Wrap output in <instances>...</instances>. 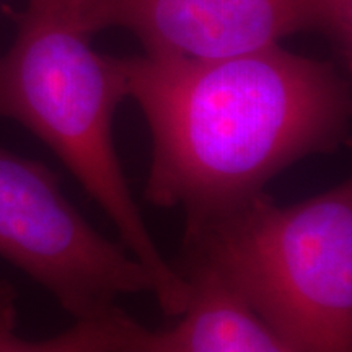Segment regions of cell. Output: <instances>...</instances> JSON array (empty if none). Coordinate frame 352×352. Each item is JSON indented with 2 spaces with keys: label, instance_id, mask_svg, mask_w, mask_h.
I'll return each instance as SVG.
<instances>
[{
  "label": "cell",
  "instance_id": "cell-1",
  "mask_svg": "<svg viewBox=\"0 0 352 352\" xmlns=\"http://www.w3.org/2000/svg\"><path fill=\"white\" fill-rule=\"evenodd\" d=\"M152 138L144 196L186 222L264 192L303 158L349 140L344 72L280 44L219 59L120 57Z\"/></svg>",
  "mask_w": 352,
  "mask_h": 352
},
{
  "label": "cell",
  "instance_id": "cell-2",
  "mask_svg": "<svg viewBox=\"0 0 352 352\" xmlns=\"http://www.w3.org/2000/svg\"><path fill=\"white\" fill-rule=\"evenodd\" d=\"M12 19L15 39L0 54V121L19 122L56 153L151 274L162 310L176 318L189 285L155 243L114 145V114L127 98L120 57L94 50L72 0H25Z\"/></svg>",
  "mask_w": 352,
  "mask_h": 352
},
{
  "label": "cell",
  "instance_id": "cell-3",
  "mask_svg": "<svg viewBox=\"0 0 352 352\" xmlns=\"http://www.w3.org/2000/svg\"><path fill=\"white\" fill-rule=\"evenodd\" d=\"M208 267L297 352H352V184L290 206L266 195L186 222Z\"/></svg>",
  "mask_w": 352,
  "mask_h": 352
},
{
  "label": "cell",
  "instance_id": "cell-4",
  "mask_svg": "<svg viewBox=\"0 0 352 352\" xmlns=\"http://www.w3.org/2000/svg\"><path fill=\"white\" fill-rule=\"evenodd\" d=\"M0 258L46 289L74 320L120 310L152 294V277L64 195L50 166L0 145Z\"/></svg>",
  "mask_w": 352,
  "mask_h": 352
},
{
  "label": "cell",
  "instance_id": "cell-5",
  "mask_svg": "<svg viewBox=\"0 0 352 352\" xmlns=\"http://www.w3.org/2000/svg\"><path fill=\"white\" fill-rule=\"evenodd\" d=\"M87 32L127 30L145 56L219 59L280 44L300 32L331 43L351 67L352 0H72Z\"/></svg>",
  "mask_w": 352,
  "mask_h": 352
},
{
  "label": "cell",
  "instance_id": "cell-6",
  "mask_svg": "<svg viewBox=\"0 0 352 352\" xmlns=\"http://www.w3.org/2000/svg\"><path fill=\"white\" fill-rule=\"evenodd\" d=\"M188 305L168 329L135 323L120 352H297L212 271L184 263Z\"/></svg>",
  "mask_w": 352,
  "mask_h": 352
},
{
  "label": "cell",
  "instance_id": "cell-7",
  "mask_svg": "<svg viewBox=\"0 0 352 352\" xmlns=\"http://www.w3.org/2000/svg\"><path fill=\"white\" fill-rule=\"evenodd\" d=\"M134 324L120 308L108 316L74 320L72 327L47 340H25L16 333L15 289L0 280V352H120Z\"/></svg>",
  "mask_w": 352,
  "mask_h": 352
}]
</instances>
